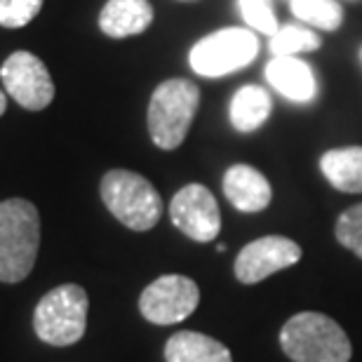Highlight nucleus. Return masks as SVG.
I'll return each instance as SVG.
<instances>
[{"label":"nucleus","instance_id":"4be33fe9","mask_svg":"<svg viewBox=\"0 0 362 362\" xmlns=\"http://www.w3.org/2000/svg\"><path fill=\"white\" fill-rule=\"evenodd\" d=\"M5 108H7V94L0 92V115L5 113Z\"/></svg>","mask_w":362,"mask_h":362},{"label":"nucleus","instance_id":"dca6fc26","mask_svg":"<svg viewBox=\"0 0 362 362\" xmlns=\"http://www.w3.org/2000/svg\"><path fill=\"white\" fill-rule=\"evenodd\" d=\"M273 108L271 94L259 85H245L235 92L228 108V118L238 132H255L269 120Z\"/></svg>","mask_w":362,"mask_h":362},{"label":"nucleus","instance_id":"f8f14e48","mask_svg":"<svg viewBox=\"0 0 362 362\" xmlns=\"http://www.w3.org/2000/svg\"><path fill=\"white\" fill-rule=\"evenodd\" d=\"M266 81L285 99L299 104H306L317 92L313 69L296 57H273V62L266 66Z\"/></svg>","mask_w":362,"mask_h":362},{"label":"nucleus","instance_id":"423d86ee","mask_svg":"<svg viewBox=\"0 0 362 362\" xmlns=\"http://www.w3.org/2000/svg\"><path fill=\"white\" fill-rule=\"evenodd\" d=\"M259 54V38L250 28H221L216 33H209L200 38L191 47L188 62L198 76L221 78L233 71L245 69Z\"/></svg>","mask_w":362,"mask_h":362},{"label":"nucleus","instance_id":"aec40b11","mask_svg":"<svg viewBox=\"0 0 362 362\" xmlns=\"http://www.w3.org/2000/svg\"><path fill=\"white\" fill-rule=\"evenodd\" d=\"M238 7H240L245 24L250 28H255V31L275 35V31L280 28L273 7H271V0H238Z\"/></svg>","mask_w":362,"mask_h":362},{"label":"nucleus","instance_id":"412c9836","mask_svg":"<svg viewBox=\"0 0 362 362\" xmlns=\"http://www.w3.org/2000/svg\"><path fill=\"white\" fill-rule=\"evenodd\" d=\"M42 0H0V26L21 28L38 17Z\"/></svg>","mask_w":362,"mask_h":362},{"label":"nucleus","instance_id":"f257e3e1","mask_svg":"<svg viewBox=\"0 0 362 362\" xmlns=\"http://www.w3.org/2000/svg\"><path fill=\"white\" fill-rule=\"evenodd\" d=\"M40 247V214L33 202H0V282L17 285L33 271Z\"/></svg>","mask_w":362,"mask_h":362},{"label":"nucleus","instance_id":"39448f33","mask_svg":"<svg viewBox=\"0 0 362 362\" xmlns=\"http://www.w3.org/2000/svg\"><path fill=\"white\" fill-rule=\"evenodd\" d=\"M106 209L122 226L132 230H151L163 216V198L146 177L132 170L106 172L99 186Z\"/></svg>","mask_w":362,"mask_h":362},{"label":"nucleus","instance_id":"9d476101","mask_svg":"<svg viewBox=\"0 0 362 362\" xmlns=\"http://www.w3.org/2000/svg\"><path fill=\"white\" fill-rule=\"evenodd\" d=\"M301 259V247L285 235H264L245 245L235 257V278L243 285H257L269 275L285 271Z\"/></svg>","mask_w":362,"mask_h":362},{"label":"nucleus","instance_id":"9b49d317","mask_svg":"<svg viewBox=\"0 0 362 362\" xmlns=\"http://www.w3.org/2000/svg\"><path fill=\"white\" fill-rule=\"evenodd\" d=\"M223 195L240 212H262L271 205L273 188L252 165H233L223 175Z\"/></svg>","mask_w":362,"mask_h":362},{"label":"nucleus","instance_id":"6e6552de","mask_svg":"<svg viewBox=\"0 0 362 362\" xmlns=\"http://www.w3.org/2000/svg\"><path fill=\"white\" fill-rule=\"evenodd\" d=\"M5 92L26 111H42L54 99V83L47 66L31 52L10 54L0 69Z\"/></svg>","mask_w":362,"mask_h":362},{"label":"nucleus","instance_id":"2eb2a0df","mask_svg":"<svg viewBox=\"0 0 362 362\" xmlns=\"http://www.w3.org/2000/svg\"><path fill=\"white\" fill-rule=\"evenodd\" d=\"M325 179L341 193H362V146L332 148L320 158Z\"/></svg>","mask_w":362,"mask_h":362},{"label":"nucleus","instance_id":"5701e85b","mask_svg":"<svg viewBox=\"0 0 362 362\" xmlns=\"http://www.w3.org/2000/svg\"><path fill=\"white\" fill-rule=\"evenodd\" d=\"M360 54H362V52H360Z\"/></svg>","mask_w":362,"mask_h":362},{"label":"nucleus","instance_id":"a211bd4d","mask_svg":"<svg viewBox=\"0 0 362 362\" xmlns=\"http://www.w3.org/2000/svg\"><path fill=\"white\" fill-rule=\"evenodd\" d=\"M320 42L322 40L310 28L287 24L280 26L275 35H271V52L273 57H294L299 52H313V49L320 47Z\"/></svg>","mask_w":362,"mask_h":362},{"label":"nucleus","instance_id":"ddd939ff","mask_svg":"<svg viewBox=\"0 0 362 362\" xmlns=\"http://www.w3.org/2000/svg\"><path fill=\"white\" fill-rule=\"evenodd\" d=\"M153 21L148 0H108L99 14V28L108 38H129L144 33Z\"/></svg>","mask_w":362,"mask_h":362},{"label":"nucleus","instance_id":"4468645a","mask_svg":"<svg viewBox=\"0 0 362 362\" xmlns=\"http://www.w3.org/2000/svg\"><path fill=\"white\" fill-rule=\"evenodd\" d=\"M165 360L168 362H233L230 351L216 339L200 334V332H177L165 344Z\"/></svg>","mask_w":362,"mask_h":362},{"label":"nucleus","instance_id":"f03ea898","mask_svg":"<svg viewBox=\"0 0 362 362\" xmlns=\"http://www.w3.org/2000/svg\"><path fill=\"white\" fill-rule=\"evenodd\" d=\"M280 346L294 362H349L351 341L329 315L303 310L292 315L280 329Z\"/></svg>","mask_w":362,"mask_h":362},{"label":"nucleus","instance_id":"0eeeda50","mask_svg":"<svg viewBox=\"0 0 362 362\" xmlns=\"http://www.w3.org/2000/svg\"><path fill=\"white\" fill-rule=\"evenodd\" d=\"M200 289L186 275H160L139 296V313L153 325L184 322L198 308Z\"/></svg>","mask_w":362,"mask_h":362},{"label":"nucleus","instance_id":"f3484780","mask_svg":"<svg viewBox=\"0 0 362 362\" xmlns=\"http://www.w3.org/2000/svg\"><path fill=\"white\" fill-rule=\"evenodd\" d=\"M289 7L296 19L322 31H337L344 24V7L337 0H289Z\"/></svg>","mask_w":362,"mask_h":362},{"label":"nucleus","instance_id":"1a4fd4ad","mask_svg":"<svg viewBox=\"0 0 362 362\" xmlns=\"http://www.w3.org/2000/svg\"><path fill=\"white\" fill-rule=\"evenodd\" d=\"M172 223L195 243H212L221 230V212L207 186L188 184L170 202Z\"/></svg>","mask_w":362,"mask_h":362},{"label":"nucleus","instance_id":"20e7f679","mask_svg":"<svg viewBox=\"0 0 362 362\" xmlns=\"http://www.w3.org/2000/svg\"><path fill=\"white\" fill-rule=\"evenodd\" d=\"M200 90L186 78L165 81L151 94L148 134L151 141L163 151H175L184 144L191 122L198 113Z\"/></svg>","mask_w":362,"mask_h":362},{"label":"nucleus","instance_id":"6ab92c4d","mask_svg":"<svg viewBox=\"0 0 362 362\" xmlns=\"http://www.w3.org/2000/svg\"><path fill=\"white\" fill-rule=\"evenodd\" d=\"M334 233H337V240L341 243L346 250H351L353 255L362 259V202L341 212V216L337 219Z\"/></svg>","mask_w":362,"mask_h":362},{"label":"nucleus","instance_id":"7ed1b4c3","mask_svg":"<svg viewBox=\"0 0 362 362\" xmlns=\"http://www.w3.org/2000/svg\"><path fill=\"white\" fill-rule=\"evenodd\" d=\"M88 308L90 296L81 285L66 282L35 303L33 310V332L47 346H74L85 337L88 329Z\"/></svg>","mask_w":362,"mask_h":362}]
</instances>
